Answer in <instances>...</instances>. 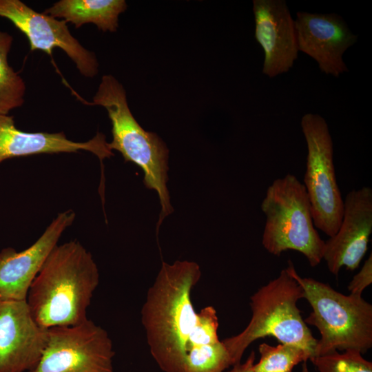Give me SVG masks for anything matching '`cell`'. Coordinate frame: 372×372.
<instances>
[{"label": "cell", "instance_id": "6da1fadb", "mask_svg": "<svg viewBox=\"0 0 372 372\" xmlns=\"http://www.w3.org/2000/svg\"><path fill=\"white\" fill-rule=\"evenodd\" d=\"M200 276V267L194 262H163L147 291L141 321L150 353L164 372H181L192 349L199 313L194 309L191 292Z\"/></svg>", "mask_w": 372, "mask_h": 372}, {"label": "cell", "instance_id": "7a4b0ae2", "mask_svg": "<svg viewBox=\"0 0 372 372\" xmlns=\"http://www.w3.org/2000/svg\"><path fill=\"white\" fill-rule=\"evenodd\" d=\"M99 283L92 255L79 241L56 245L32 282L26 301L43 328L79 324Z\"/></svg>", "mask_w": 372, "mask_h": 372}, {"label": "cell", "instance_id": "3957f363", "mask_svg": "<svg viewBox=\"0 0 372 372\" xmlns=\"http://www.w3.org/2000/svg\"><path fill=\"white\" fill-rule=\"evenodd\" d=\"M91 105L103 107L112 123V141L109 148L119 152L125 162H131L144 172L143 183L156 191L161 211L156 234L163 220L174 211L167 187L169 149L154 132L145 131L134 117L129 107L126 92L112 75L101 78Z\"/></svg>", "mask_w": 372, "mask_h": 372}, {"label": "cell", "instance_id": "277c9868", "mask_svg": "<svg viewBox=\"0 0 372 372\" xmlns=\"http://www.w3.org/2000/svg\"><path fill=\"white\" fill-rule=\"evenodd\" d=\"M304 298L301 286L283 269L278 276L261 287L250 298L252 316L239 334L223 340L231 366L240 363L247 348L259 338L271 336L282 344L298 346L315 356L316 339L297 306Z\"/></svg>", "mask_w": 372, "mask_h": 372}, {"label": "cell", "instance_id": "5b68a950", "mask_svg": "<svg viewBox=\"0 0 372 372\" xmlns=\"http://www.w3.org/2000/svg\"><path fill=\"white\" fill-rule=\"evenodd\" d=\"M287 271L301 286L312 311L304 320L320 333L315 356L336 351L366 353L372 347V305L362 296L344 295L328 284L302 278L289 261Z\"/></svg>", "mask_w": 372, "mask_h": 372}, {"label": "cell", "instance_id": "8992f818", "mask_svg": "<svg viewBox=\"0 0 372 372\" xmlns=\"http://www.w3.org/2000/svg\"><path fill=\"white\" fill-rule=\"evenodd\" d=\"M266 216L262 244L270 254L301 253L311 267L322 260L324 240L313 225L311 206L302 183L293 174L277 178L268 187L261 203Z\"/></svg>", "mask_w": 372, "mask_h": 372}, {"label": "cell", "instance_id": "52a82bcc", "mask_svg": "<svg viewBox=\"0 0 372 372\" xmlns=\"http://www.w3.org/2000/svg\"><path fill=\"white\" fill-rule=\"evenodd\" d=\"M301 127L307 147L303 185L313 225L331 237L340 227L344 210L333 164L331 136L325 119L318 114H304Z\"/></svg>", "mask_w": 372, "mask_h": 372}, {"label": "cell", "instance_id": "ba28073f", "mask_svg": "<svg viewBox=\"0 0 372 372\" xmlns=\"http://www.w3.org/2000/svg\"><path fill=\"white\" fill-rule=\"evenodd\" d=\"M114 355L107 332L87 318L48 329L43 353L28 372H113Z\"/></svg>", "mask_w": 372, "mask_h": 372}, {"label": "cell", "instance_id": "9c48e42d", "mask_svg": "<svg viewBox=\"0 0 372 372\" xmlns=\"http://www.w3.org/2000/svg\"><path fill=\"white\" fill-rule=\"evenodd\" d=\"M0 17L10 21L26 36L31 52L41 50L52 56L54 48H61L81 74L88 78L97 75L96 54L73 37L65 21L39 13L20 0H0Z\"/></svg>", "mask_w": 372, "mask_h": 372}, {"label": "cell", "instance_id": "30bf717a", "mask_svg": "<svg viewBox=\"0 0 372 372\" xmlns=\"http://www.w3.org/2000/svg\"><path fill=\"white\" fill-rule=\"evenodd\" d=\"M372 233V189L351 190L344 200L342 222L336 234L324 241L322 259L338 276L341 268L356 269L367 249Z\"/></svg>", "mask_w": 372, "mask_h": 372}, {"label": "cell", "instance_id": "8fae6325", "mask_svg": "<svg viewBox=\"0 0 372 372\" xmlns=\"http://www.w3.org/2000/svg\"><path fill=\"white\" fill-rule=\"evenodd\" d=\"M48 329L33 318L27 301H0V372H28L39 362Z\"/></svg>", "mask_w": 372, "mask_h": 372}, {"label": "cell", "instance_id": "7c38bea8", "mask_svg": "<svg viewBox=\"0 0 372 372\" xmlns=\"http://www.w3.org/2000/svg\"><path fill=\"white\" fill-rule=\"evenodd\" d=\"M294 22L298 51L313 59L326 74L338 77L348 72L343 54L358 37L340 15L298 12Z\"/></svg>", "mask_w": 372, "mask_h": 372}, {"label": "cell", "instance_id": "4fadbf2b", "mask_svg": "<svg viewBox=\"0 0 372 372\" xmlns=\"http://www.w3.org/2000/svg\"><path fill=\"white\" fill-rule=\"evenodd\" d=\"M75 219L71 209L59 213L28 248L0 251V301L25 300L30 287L63 231Z\"/></svg>", "mask_w": 372, "mask_h": 372}, {"label": "cell", "instance_id": "5bb4252c", "mask_svg": "<svg viewBox=\"0 0 372 372\" xmlns=\"http://www.w3.org/2000/svg\"><path fill=\"white\" fill-rule=\"evenodd\" d=\"M255 37L264 51L262 73L287 72L298 55L294 20L283 0H254Z\"/></svg>", "mask_w": 372, "mask_h": 372}, {"label": "cell", "instance_id": "9a60e30c", "mask_svg": "<svg viewBox=\"0 0 372 372\" xmlns=\"http://www.w3.org/2000/svg\"><path fill=\"white\" fill-rule=\"evenodd\" d=\"M87 151L101 163L114 156L105 134L98 132L85 142L69 140L64 132H27L18 129L12 116L0 114V163L16 157L41 154L73 153Z\"/></svg>", "mask_w": 372, "mask_h": 372}, {"label": "cell", "instance_id": "2e32d148", "mask_svg": "<svg viewBox=\"0 0 372 372\" xmlns=\"http://www.w3.org/2000/svg\"><path fill=\"white\" fill-rule=\"evenodd\" d=\"M127 8L124 0H60L45 10V14L70 22L78 28L94 23L103 32H115L118 17Z\"/></svg>", "mask_w": 372, "mask_h": 372}, {"label": "cell", "instance_id": "e0dca14e", "mask_svg": "<svg viewBox=\"0 0 372 372\" xmlns=\"http://www.w3.org/2000/svg\"><path fill=\"white\" fill-rule=\"evenodd\" d=\"M12 41V35L0 31V114L3 115L23 104L26 90L24 80L8 61Z\"/></svg>", "mask_w": 372, "mask_h": 372}, {"label": "cell", "instance_id": "ac0fdd59", "mask_svg": "<svg viewBox=\"0 0 372 372\" xmlns=\"http://www.w3.org/2000/svg\"><path fill=\"white\" fill-rule=\"evenodd\" d=\"M260 358L254 364L253 372H292L299 363H304L311 356L303 349L293 344L271 346L261 343L258 347Z\"/></svg>", "mask_w": 372, "mask_h": 372}, {"label": "cell", "instance_id": "d6986e66", "mask_svg": "<svg viewBox=\"0 0 372 372\" xmlns=\"http://www.w3.org/2000/svg\"><path fill=\"white\" fill-rule=\"evenodd\" d=\"M318 372H372V362L353 350L338 351L310 359Z\"/></svg>", "mask_w": 372, "mask_h": 372}, {"label": "cell", "instance_id": "ffe728a7", "mask_svg": "<svg viewBox=\"0 0 372 372\" xmlns=\"http://www.w3.org/2000/svg\"><path fill=\"white\" fill-rule=\"evenodd\" d=\"M372 282V254L364 261V263L355 274L348 286L350 294L362 296L364 290Z\"/></svg>", "mask_w": 372, "mask_h": 372}, {"label": "cell", "instance_id": "44dd1931", "mask_svg": "<svg viewBox=\"0 0 372 372\" xmlns=\"http://www.w3.org/2000/svg\"><path fill=\"white\" fill-rule=\"evenodd\" d=\"M255 359L256 353L254 351H251L245 362L233 365V368L227 372H253Z\"/></svg>", "mask_w": 372, "mask_h": 372}]
</instances>
